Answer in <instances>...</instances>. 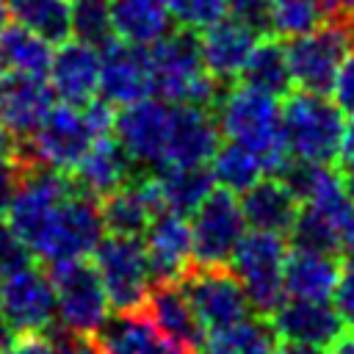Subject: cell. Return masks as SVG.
Instances as JSON below:
<instances>
[{
	"label": "cell",
	"mask_w": 354,
	"mask_h": 354,
	"mask_svg": "<svg viewBox=\"0 0 354 354\" xmlns=\"http://www.w3.org/2000/svg\"><path fill=\"white\" fill-rule=\"evenodd\" d=\"M213 113L221 136L254 152L266 174H279L288 166L290 155L282 136L279 97L235 80V86L221 88Z\"/></svg>",
	"instance_id": "cell-1"
},
{
	"label": "cell",
	"mask_w": 354,
	"mask_h": 354,
	"mask_svg": "<svg viewBox=\"0 0 354 354\" xmlns=\"http://www.w3.org/2000/svg\"><path fill=\"white\" fill-rule=\"evenodd\" d=\"M152 97L177 105L213 108L224 83H218L199 58L196 36L188 30H169L147 47Z\"/></svg>",
	"instance_id": "cell-2"
},
{
	"label": "cell",
	"mask_w": 354,
	"mask_h": 354,
	"mask_svg": "<svg viewBox=\"0 0 354 354\" xmlns=\"http://www.w3.org/2000/svg\"><path fill=\"white\" fill-rule=\"evenodd\" d=\"M346 116L329 94L288 91L282 102V136L293 160L332 166L340 158Z\"/></svg>",
	"instance_id": "cell-3"
},
{
	"label": "cell",
	"mask_w": 354,
	"mask_h": 354,
	"mask_svg": "<svg viewBox=\"0 0 354 354\" xmlns=\"http://www.w3.org/2000/svg\"><path fill=\"white\" fill-rule=\"evenodd\" d=\"M288 238L266 230H246L238 241L227 268L241 282L249 307L257 315H271L277 304L285 299L282 290V271L288 257Z\"/></svg>",
	"instance_id": "cell-4"
},
{
	"label": "cell",
	"mask_w": 354,
	"mask_h": 354,
	"mask_svg": "<svg viewBox=\"0 0 354 354\" xmlns=\"http://www.w3.org/2000/svg\"><path fill=\"white\" fill-rule=\"evenodd\" d=\"M354 44V17H332L318 28L285 39V58L290 83L301 91L329 94L335 72Z\"/></svg>",
	"instance_id": "cell-5"
},
{
	"label": "cell",
	"mask_w": 354,
	"mask_h": 354,
	"mask_svg": "<svg viewBox=\"0 0 354 354\" xmlns=\"http://www.w3.org/2000/svg\"><path fill=\"white\" fill-rule=\"evenodd\" d=\"M94 138L97 133L91 130L83 105L53 102L41 122L19 141V160L69 171Z\"/></svg>",
	"instance_id": "cell-6"
},
{
	"label": "cell",
	"mask_w": 354,
	"mask_h": 354,
	"mask_svg": "<svg viewBox=\"0 0 354 354\" xmlns=\"http://www.w3.org/2000/svg\"><path fill=\"white\" fill-rule=\"evenodd\" d=\"M50 285L55 296V318L80 337H91L111 315V304L91 260H64L50 266Z\"/></svg>",
	"instance_id": "cell-7"
},
{
	"label": "cell",
	"mask_w": 354,
	"mask_h": 354,
	"mask_svg": "<svg viewBox=\"0 0 354 354\" xmlns=\"http://www.w3.org/2000/svg\"><path fill=\"white\" fill-rule=\"evenodd\" d=\"M111 310H138L155 285L141 235H102L91 252Z\"/></svg>",
	"instance_id": "cell-8"
},
{
	"label": "cell",
	"mask_w": 354,
	"mask_h": 354,
	"mask_svg": "<svg viewBox=\"0 0 354 354\" xmlns=\"http://www.w3.org/2000/svg\"><path fill=\"white\" fill-rule=\"evenodd\" d=\"M102 235H105V224L100 213V199L72 191L53 213L50 224L44 227L30 254L44 260L47 266L64 260H80L94 252Z\"/></svg>",
	"instance_id": "cell-9"
},
{
	"label": "cell",
	"mask_w": 354,
	"mask_h": 354,
	"mask_svg": "<svg viewBox=\"0 0 354 354\" xmlns=\"http://www.w3.org/2000/svg\"><path fill=\"white\" fill-rule=\"evenodd\" d=\"M75 191L72 180L66 171L58 169H47V166H30L25 163L19 185L3 213V218L8 221V227L19 235V241L33 249L36 241L41 238L44 227L50 224L53 213L58 210V205Z\"/></svg>",
	"instance_id": "cell-10"
},
{
	"label": "cell",
	"mask_w": 354,
	"mask_h": 354,
	"mask_svg": "<svg viewBox=\"0 0 354 354\" xmlns=\"http://www.w3.org/2000/svg\"><path fill=\"white\" fill-rule=\"evenodd\" d=\"M188 227L194 266H227L238 241L249 230L238 194L224 191L218 185L191 213Z\"/></svg>",
	"instance_id": "cell-11"
},
{
	"label": "cell",
	"mask_w": 354,
	"mask_h": 354,
	"mask_svg": "<svg viewBox=\"0 0 354 354\" xmlns=\"http://www.w3.org/2000/svg\"><path fill=\"white\" fill-rule=\"evenodd\" d=\"M177 282L205 335L230 329L252 310L241 282L227 266H191Z\"/></svg>",
	"instance_id": "cell-12"
},
{
	"label": "cell",
	"mask_w": 354,
	"mask_h": 354,
	"mask_svg": "<svg viewBox=\"0 0 354 354\" xmlns=\"http://www.w3.org/2000/svg\"><path fill=\"white\" fill-rule=\"evenodd\" d=\"M171 116H174V102H166L152 94L130 105H122L116 111L113 138L122 144L133 166L144 171L163 169L169 133H171Z\"/></svg>",
	"instance_id": "cell-13"
},
{
	"label": "cell",
	"mask_w": 354,
	"mask_h": 354,
	"mask_svg": "<svg viewBox=\"0 0 354 354\" xmlns=\"http://www.w3.org/2000/svg\"><path fill=\"white\" fill-rule=\"evenodd\" d=\"M0 315L17 335L44 332L50 324H55V296L50 274L33 263L0 274Z\"/></svg>",
	"instance_id": "cell-14"
},
{
	"label": "cell",
	"mask_w": 354,
	"mask_h": 354,
	"mask_svg": "<svg viewBox=\"0 0 354 354\" xmlns=\"http://www.w3.org/2000/svg\"><path fill=\"white\" fill-rule=\"evenodd\" d=\"M97 50H100V86H97L100 100L111 102L113 108H122L152 94L147 47L113 36Z\"/></svg>",
	"instance_id": "cell-15"
},
{
	"label": "cell",
	"mask_w": 354,
	"mask_h": 354,
	"mask_svg": "<svg viewBox=\"0 0 354 354\" xmlns=\"http://www.w3.org/2000/svg\"><path fill=\"white\" fill-rule=\"evenodd\" d=\"M88 340L97 354H196L191 346L158 329L144 310L108 315Z\"/></svg>",
	"instance_id": "cell-16"
},
{
	"label": "cell",
	"mask_w": 354,
	"mask_h": 354,
	"mask_svg": "<svg viewBox=\"0 0 354 354\" xmlns=\"http://www.w3.org/2000/svg\"><path fill=\"white\" fill-rule=\"evenodd\" d=\"M279 340L304 343L326 351L348 326L329 301H307V299H282L277 310L268 315Z\"/></svg>",
	"instance_id": "cell-17"
},
{
	"label": "cell",
	"mask_w": 354,
	"mask_h": 354,
	"mask_svg": "<svg viewBox=\"0 0 354 354\" xmlns=\"http://www.w3.org/2000/svg\"><path fill=\"white\" fill-rule=\"evenodd\" d=\"M44 77L58 102L86 105L97 97L100 86V50L77 39H64L53 47Z\"/></svg>",
	"instance_id": "cell-18"
},
{
	"label": "cell",
	"mask_w": 354,
	"mask_h": 354,
	"mask_svg": "<svg viewBox=\"0 0 354 354\" xmlns=\"http://www.w3.org/2000/svg\"><path fill=\"white\" fill-rule=\"evenodd\" d=\"M141 243L147 252V263L155 282H177L191 266V227L188 218L171 210H160L152 216L147 230L141 232Z\"/></svg>",
	"instance_id": "cell-19"
},
{
	"label": "cell",
	"mask_w": 354,
	"mask_h": 354,
	"mask_svg": "<svg viewBox=\"0 0 354 354\" xmlns=\"http://www.w3.org/2000/svg\"><path fill=\"white\" fill-rule=\"evenodd\" d=\"M163 210L160 191L152 171L133 174L108 196L100 199V213L105 232L113 235H141L155 213Z\"/></svg>",
	"instance_id": "cell-20"
},
{
	"label": "cell",
	"mask_w": 354,
	"mask_h": 354,
	"mask_svg": "<svg viewBox=\"0 0 354 354\" xmlns=\"http://www.w3.org/2000/svg\"><path fill=\"white\" fill-rule=\"evenodd\" d=\"M218 144H221V130L213 108L174 102L163 166H207Z\"/></svg>",
	"instance_id": "cell-21"
},
{
	"label": "cell",
	"mask_w": 354,
	"mask_h": 354,
	"mask_svg": "<svg viewBox=\"0 0 354 354\" xmlns=\"http://www.w3.org/2000/svg\"><path fill=\"white\" fill-rule=\"evenodd\" d=\"M257 39L260 36L254 30L243 28L241 22H235L230 17H221L218 22L207 25L196 36L202 66L218 83H232V80L241 77V69H243V64H246Z\"/></svg>",
	"instance_id": "cell-22"
},
{
	"label": "cell",
	"mask_w": 354,
	"mask_h": 354,
	"mask_svg": "<svg viewBox=\"0 0 354 354\" xmlns=\"http://www.w3.org/2000/svg\"><path fill=\"white\" fill-rule=\"evenodd\" d=\"M75 191L102 199L113 188H119L124 180L133 177V160L122 149V144L111 136H100L88 144V149L80 155V160L66 171Z\"/></svg>",
	"instance_id": "cell-23"
},
{
	"label": "cell",
	"mask_w": 354,
	"mask_h": 354,
	"mask_svg": "<svg viewBox=\"0 0 354 354\" xmlns=\"http://www.w3.org/2000/svg\"><path fill=\"white\" fill-rule=\"evenodd\" d=\"M55 102L47 77L3 72L0 75V122L22 141Z\"/></svg>",
	"instance_id": "cell-24"
},
{
	"label": "cell",
	"mask_w": 354,
	"mask_h": 354,
	"mask_svg": "<svg viewBox=\"0 0 354 354\" xmlns=\"http://www.w3.org/2000/svg\"><path fill=\"white\" fill-rule=\"evenodd\" d=\"M241 210L249 230H266L277 235H288L296 216H299V196L290 191V185L277 177L266 174L254 185H249L243 194H238Z\"/></svg>",
	"instance_id": "cell-25"
},
{
	"label": "cell",
	"mask_w": 354,
	"mask_h": 354,
	"mask_svg": "<svg viewBox=\"0 0 354 354\" xmlns=\"http://www.w3.org/2000/svg\"><path fill=\"white\" fill-rule=\"evenodd\" d=\"M337 277H340L337 254L293 246V249H288V257H285L282 290L288 299L329 301L335 296Z\"/></svg>",
	"instance_id": "cell-26"
},
{
	"label": "cell",
	"mask_w": 354,
	"mask_h": 354,
	"mask_svg": "<svg viewBox=\"0 0 354 354\" xmlns=\"http://www.w3.org/2000/svg\"><path fill=\"white\" fill-rule=\"evenodd\" d=\"M138 310H144L149 315V321L158 329H163L169 337L191 346L194 351L202 348L205 329H202L199 318L194 315L180 282H155Z\"/></svg>",
	"instance_id": "cell-27"
},
{
	"label": "cell",
	"mask_w": 354,
	"mask_h": 354,
	"mask_svg": "<svg viewBox=\"0 0 354 354\" xmlns=\"http://www.w3.org/2000/svg\"><path fill=\"white\" fill-rule=\"evenodd\" d=\"M113 36L138 47H149L171 30L169 0H108Z\"/></svg>",
	"instance_id": "cell-28"
},
{
	"label": "cell",
	"mask_w": 354,
	"mask_h": 354,
	"mask_svg": "<svg viewBox=\"0 0 354 354\" xmlns=\"http://www.w3.org/2000/svg\"><path fill=\"white\" fill-rule=\"evenodd\" d=\"M155 183L160 191L163 210L191 216L202 199L216 188L207 166H163L155 169Z\"/></svg>",
	"instance_id": "cell-29"
},
{
	"label": "cell",
	"mask_w": 354,
	"mask_h": 354,
	"mask_svg": "<svg viewBox=\"0 0 354 354\" xmlns=\"http://www.w3.org/2000/svg\"><path fill=\"white\" fill-rule=\"evenodd\" d=\"M238 80L282 100L293 88L290 72H288V58H285V41L277 36H260L254 41Z\"/></svg>",
	"instance_id": "cell-30"
},
{
	"label": "cell",
	"mask_w": 354,
	"mask_h": 354,
	"mask_svg": "<svg viewBox=\"0 0 354 354\" xmlns=\"http://www.w3.org/2000/svg\"><path fill=\"white\" fill-rule=\"evenodd\" d=\"M53 47L47 39L39 33L28 30L19 22H6L0 30V58L6 72H19V75H47Z\"/></svg>",
	"instance_id": "cell-31"
},
{
	"label": "cell",
	"mask_w": 354,
	"mask_h": 354,
	"mask_svg": "<svg viewBox=\"0 0 354 354\" xmlns=\"http://www.w3.org/2000/svg\"><path fill=\"white\" fill-rule=\"evenodd\" d=\"M277 332L268 321V315H246L230 329L205 335L202 348H210L216 354H274L277 351Z\"/></svg>",
	"instance_id": "cell-32"
},
{
	"label": "cell",
	"mask_w": 354,
	"mask_h": 354,
	"mask_svg": "<svg viewBox=\"0 0 354 354\" xmlns=\"http://www.w3.org/2000/svg\"><path fill=\"white\" fill-rule=\"evenodd\" d=\"M207 169H210L213 183L232 194H243L249 185H254L260 177H266L254 152H249L246 147H241L235 141L218 144L213 158L207 160Z\"/></svg>",
	"instance_id": "cell-33"
},
{
	"label": "cell",
	"mask_w": 354,
	"mask_h": 354,
	"mask_svg": "<svg viewBox=\"0 0 354 354\" xmlns=\"http://www.w3.org/2000/svg\"><path fill=\"white\" fill-rule=\"evenodd\" d=\"M8 14L50 44L69 39V0H17L8 6Z\"/></svg>",
	"instance_id": "cell-34"
},
{
	"label": "cell",
	"mask_w": 354,
	"mask_h": 354,
	"mask_svg": "<svg viewBox=\"0 0 354 354\" xmlns=\"http://www.w3.org/2000/svg\"><path fill=\"white\" fill-rule=\"evenodd\" d=\"M332 19L321 0H271V36L293 39Z\"/></svg>",
	"instance_id": "cell-35"
},
{
	"label": "cell",
	"mask_w": 354,
	"mask_h": 354,
	"mask_svg": "<svg viewBox=\"0 0 354 354\" xmlns=\"http://www.w3.org/2000/svg\"><path fill=\"white\" fill-rule=\"evenodd\" d=\"M69 39L102 47L113 39L108 0H69Z\"/></svg>",
	"instance_id": "cell-36"
},
{
	"label": "cell",
	"mask_w": 354,
	"mask_h": 354,
	"mask_svg": "<svg viewBox=\"0 0 354 354\" xmlns=\"http://www.w3.org/2000/svg\"><path fill=\"white\" fill-rule=\"evenodd\" d=\"M288 235H290V246L296 249H315V252H332V254L340 252V232L326 218H321L307 207H299V216Z\"/></svg>",
	"instance_id": "cell-37"
},
{
	"label": "cell",
	"mask_w": 354,
	"mask_h": 354,
	"mask_svg": "<svg viewBox=\"0 0 354 354\" xmlns=\"http://www.w3.org/2000/svg\"><path fill=\"white\" fill-rule=\"evenodd\" d=\"M227 14L224 0H169L171 25L188 33H199Z\"/></svg>",
	"instance_id": "cell-38"
},
{
	"label": "cell",
	"mask_w": 354,
	"mask_h": 354,
	"mask_svg": "<svg viewBox=\"0 0 354 354\" xmlns=\"http://www.w3.org/2000/svg\"><path fill=\"white\" fill-rule=\"evenodd\" d=\"M230 19L254 30L257 36H271V0H224Z\"/></svg>",
	"instance_id": "cell-39"
},
{
	"label": "cell",
	"mask_w": 354,
	"mask_h": 354,
	"mask_svg": "<svg viewBox=\"0 0 354 354\" xmlns=\"http://www.w3.org/2000/svg\"><path fill=\"white\" fill-rule=\"evenodd\" d=\"M329 97L346 119H354V44L348 47V53L343 55V61L335 72V80L329 86Z\"/></svg>",
	"instance_id": "cell-40"
},
{
	"label": "cell",
	"mask_w": 354,
	"mask_h": 354,
	"mask_svg": "<svg viewBox=\"0 0 354 354\" xmlns=\"http://www.w3.org/2000/svg\"><path fill=\"white\" fill-rule=\"evenodd\" d=\"M33 263V254L30 249L19 241V235L8 227V221L0 216V274H8V271H17L22 266Z\"/></svg>",
	"instance_id": "cell-41"
},
{
	"label": "cell",
	"mask_w": 354,
	"mask_h": 354,
	"mask_svg": "<svg viewBox=\"0 0 354 354\" xmlns=\"http://www.w3.org/2000/svg\"><path fill=\"white\" fill-rule=\"evenodd\" d=\"M332 299H335V310L340 313L346 326H354V257H348V263L340 268L337 288H335Z\"/></svg>",
	"instance_id": "cell-42"
},
{
	"label": "cell",
	"mask_w": 354,
	"mask_h": 354,
	"mask_svg": "<svg viewBox=\"0 0 354 354\" xmlns=\"http://www.w3.org/2000/svg\"><path fill=\"white\" fill-rule=\"evenodd\" d=\"M22 169H25V163L19 160V155H0V216L6 213L11 196L19 185Z\"/></svg>",
	"instance_id": "cell-43"
},
{
	"label": "cell",
	"mask_w": 354,
	"mask_h": 354,
	"mask_svg": "<svg viewBox=\"0 0 354 354\" xmlns=\"http://www.w3.org/2000/svg\"><path fill=\"white\" fill-rule=\"evenodd\" d=\"M0 354H58L44 332H19Z\"/></svg>",
	"instance_id": "cell-44"
},
{
	"label": "cell",
	"mask_w": 354,
	"mask_h": 354,
	"mask_svg": "<svg viewBox=\"0 0 354 354\" xmlns=\"http://www.w3.org/2000/svg\"><path fill=\"white\" fill-rule=\"evenodd\" d=\"M324 354H354V326H348Z\"/></svg>",
	"instance_id": "cell-45"
},
{
	"label": "cell",
	"mask_w": 354,
	"mask_h": 354,
	"mask_svg": "<svg viewBox=\"0 0 354 354\" xmlns=\"http://www.w3.org/2000/svg\"><path fill=\"white\" fill-rule=\"evenodd\" d=\"M340 180H343V188H346V194L351 196V202H354V155L351 158H343L340 160Z\"/></svg>",
	"instance_id": "cell-46"
},
{
	"label": "cell",
	"mask_w": 354,
	"mask_h": 354,
	"mask_svg": "<svg viewBox=\"0 0 354 354\" xmlns=\"http://www.w3.org/2000/svg\"><path fill=\"white\" fill-rule=\"evenodd\" d=\"M274 354H324L321 348H313V346H304V343H290V340H279L277 343V351Z\"/></svg>",
	"instance_id": "cell-47"
},
{
	"label": "cell",
	"mask_w": 354,
	"mask_h": 354,
	"mask_svg": "<svg viewBox=\"0 0 354 354\" xmlns=\"http://www.w3.org/2000/svg\"><path fill=\"white\" fill-rule=\"evenodd\" d=\"M321 3L329 11V17H346V14L354 17V0H321Z\"/></svg>",
	"instance_id": "cell-48"
},
{
	"label": "cell",
	"mask_w": 354,
	"mask_h": 354,
	"mask_svg": "<svg viewBox=\"0 0 354 354\" xmlns=\"http://www.w3.org/2000/svg\"><path fill=\"white\" fill-rule=\"evenodd\" d=\"M340 252H346L348 257H354V216H351V221L340 232Z\"/></svg>",
	"instance_id": "cell-49"
},
{
	"label": "cell",
	"mask_w": 354,
	"mask_h": 354,
	"mask_svg": "<svg viewBox=\"0 0 354 354\" xmlns=\"http://www.w3.org/2000/svg\"><path fill=\"white\" fill-rule=\"evenodd\" d=\"M77 354H97V351H94V346H91V340H88V337H86V343H83V346H80V351H77Z\"/></svg>",
	"instance_id": "cell-50"
},
{
	"label": "cell",
	"mask_w": 354,
	"mask_h": 354,
	"mask_svg": "<svg viewBox=\"0 0 354 354\" xmlns=\"http://www.w3.org/2000/svg\"><path fill=\"white\" fill-rule=\"evenodd\" d=\"M0 3H6V6H11V3H17V0H0Z\"/></svg>",
	"instance_id": "cell-51"
}]
</instances>
